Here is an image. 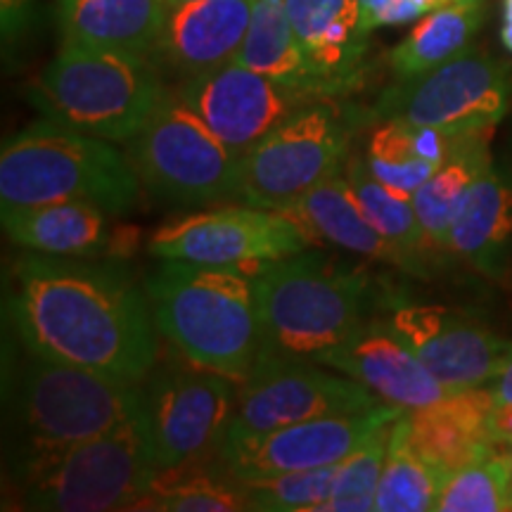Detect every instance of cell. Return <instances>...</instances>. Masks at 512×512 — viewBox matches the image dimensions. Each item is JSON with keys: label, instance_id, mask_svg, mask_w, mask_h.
Returning a JSON list of instances; mask_svg holds the SVG:
<instances>
[{"label": "cell", "instance_id": "cell-1", "mask_svg": "<svg viewBox=\"0 0 512 512\" xmlns=\"http://www.w3.org/2000/svg\"><path fill=\"white\" fill-rule=\"evenodd\" d=\"M5 313L17 342L50 361L143 384L157 363L147 294L117 264L74 256H22Z\"/></svg>", "mask_w": 512, "mask_h": 512}, {"label": "cell", "instance_id": "cell-2", "mask_svg": "<svg viewBox=\"0 0 512 512\" xmlns=\"http://www.w3.org/2000/svg\"><path fill=\"white\" fill-rule=\"evenodd\" d=\"M152 318L195 366L245 382L261 351L254 278L235 266L162 259L145 280Z\"/></svg>", "mask_w": 512, "mask_h": 512}, {"label": "cell", "instance_id": "cell-3", "mask_svg": "<svg viewBox=\"0 0 512 512\" xmlns=\"http://www.w3.org/2000/svg\"><path fill=\"white\" fill-rule=\"evenodd\" d=\"M3 408L8 456L91 441L143 415V387L34 354L5 351Z\"/></svg>", "mask_w": 512, "mask_h": 512}, {"label": "cell", "instance_id": "cell-4", "mask_svg": "<svg viewBox=\"0 0 512 512\" xmlns=\"http://www.w3.org/2000/svg\"><path fill=\"white\" fill-rule=\"evenodd\" d=\"M261 318L259 356L316 358L368 320L375 299L363 266L320 252H297L254 271Z\"/></svg>", "mask_w": 512, "mask_h": 512}, {"label": "cell", "instance_id": "cell-5", "mask_svg": "<svg viewBox=\"0 0 512 512\" xmlns=\"http://www.w3.org/2000/svg\"><path fill=\"white\" fill-rule=\"evenodd\" d=\"M10 489L24 510H140L159 475L145 418L81 444L8 456Z\"/></svg>", "mask_w": 512, "mask_h": 512}, {"label": "cell", "instance_id": "cell-6", "mask_svg": "<svg viewBox=\"0 0 512 512\" xmlns=\"http://www.w3.org/2000/svg\"><path fill=\"white\" fill-rule=\"evenodd\" d=\"M138 195L136 169L112 140L43 119L3 145L0 209L74 200L126 214Z\"/></svg>", "mask_w": 512, "mask_h": 512}, {"label": "cell", "instance_id": "cell-7", "mask_svg": "<svg viewBox=\"0 0 512 512\" xmlns=\"http://www.w3.org/2000/svg\"><path fill=\"white\" fill-rule=\"evenodd\" d=\"M164 95L150 55L67 41L31 86L43 117L112 143L138 136Z\"/></svg>", "mask_w": 512, "mask_h": 512}, {"label": "cell", "instance_id": "cell-8", "mask_svg": "<svg viewBox=\"0 0 512 512\" xmlns=\"http://www.w3.org/2000/svg\"><path fill=\"white\" fill-rule=\"evenodd\" d=\"M332 100H313L299 107L242 152L235 190L242 204L280 209L344 169L351 140L370 121V112L363 114Z\"/></svg>", "mask_w": 512, "mask_h": 512}, {"label": "cell", "instance_id": "cell-9", "mask_svg": "<svg viewBox=\"0 0 512 512\" xmlns=\"http://www.w3.org/2000/svg\"><path fill=\"white\" fill-rule=\"evenodd\" d=\"M126 155L140 185L174 207H207L238 190L240 155L178 93L166 91L138 136L128 140Z\"/></svg>", "mask_w": 512, "mask_h": 512}, {"label": "cell", "instance_id": "cell-10", "mask_svg": "<svg viewBox=\"0 0 512 512\" xmlns=\"http://www.w3.org/2000/svg\"><path fill=\"white\" fill-rule=\"evenodd\" d=\"M512 107V60L472 43L439 67L384 88L370 121H401L448 133L489 131Z\"/></svg>", "mask_w": 512, "mask_h": 512}, {"label": "cell", "instance_id": "cell-11", "mask_svg": "<svg viewBox=\"0 0 512 512\" xmlns=\"http://www.w3.org/2000/svg\"><path fill=\"white\" fill-rule=\"evenodd\" d=\"M384 403L361 382L316 368L311 358L256 356L221 441L259 437L328 415L368 413Z\"/></svg>", "mask_w": 512, "mask_h": 512}, {"label": "cell", "instance_id": "cell-12", "mask_svg": "<svg viewBox=\"0 0 512 512\" xmlns=\"http://www.w3.org/2000/svg\"><path fill=\"white\" fill-rule=\"evenodd\" d=\"M233 384L188 358L162 368L155 363L143 382V418L159 470L195 463L221 441L235 411Z\"/></svg>", "mask_w": 512, "mask_h": 512}, {"label": "cell", "instance_id": "cell-13", "mask_svg": "<svg viewBox=\"0 0 512 512\" xmlns=\"http://www.w3.org/2000/svg\"><path fill=\"white\" fill-rule=\"evenodd\" d=\"M309 240L297 223L275 209L221 207L166 223L152 233L147 249L157 259L254 271L266 261L304 252Z\"/></svg>", "mask_w": 512, "mask_h": 512}, {"label": "cell", "instance_id": "cell-14", "mask_svg": "<svg viewBox=\"0 0 512 512\" xmlns=\"http://www.w3.org/2000/svg\"><path fill=\"white\" fill-rule=\"evenodd\" d=\"M384 323L451 392L484 387L512 358V342L475 318L439 304L384 299Z\"/></svg>", "mask_w": 512, "mask_h": 512}, {"label": "cell", "instance_id": "cell-15", "mask_svg": "<svg viewBox=\"0 0 512 512\" xmlns=\"http://www.w3.org/2000/svg\"><path fill=\"white\" fill-rule=\"evenodd\" d=\"M401 413L406 411L384 403L368 413L328 415V418L297 422L259 437L221 441V458L230 477L240 482L337 465L349 453H354L377 427L396 420Z\"/></svg>", "mask_w": 512, "mask_h": 512}, {"label": "cell", "instance_id": "cell-16", "mask_svg": "<svg viewBox=\"0 0 512 512\" xmlns=\"http://www.w3.org/2000/svg\"><path fill=\"white\" fill-rule=\"evenodd\" d=\"M178 95L235 155L247 152L299 107L313 102L240 62L192 76Z\"/></svg>", "mask_w": 512, "mask_h": 512}, {"label": "cell", "instance_id": "cell-17", "mask_svg": "<svg viewBox=\"0 0 512 512\" xmlns=\"http://www.w3.org/2000/svg\"><path fill=\"white\" fill-rule=\"evenodd\" d=\"M313 361L361 382L401 411L437 406L451 394L394 335L384 318L366 320L347 339L320 351Z\"/></svg>", "mask_w": 512, "mask_h": 512}, {"label": "cell", "instance_id": "cell-18", "mask_svg": "<svg viewBox=\"0 0 512 512\" xmlns=\"http://www.w3.org/2000/svg\"><path fill=\"white\" fill-rule=\"evenodd\" d=\"M256 0H190L166 8L150 57L185 81L235 62Z\"/></svg>", "mask_w": 512, "mask_h": 512}, {"label": "cell", "instance_id": "cell-19", "mask_svg": "<svg viewBox=\"0 0 512 512\" xmlns=\"http://www.w3.org/2000/svg\"><path fill=\"white\" fill-rule=\"evenodd\" d=\"M294 36L328 98L361 83L370 31L358 0H285Z\"/></svg>", "mask_w": 512, "mask_h": 512}, {"label": "cell", "instance_id": "cell-20", "mask_svg": "<svg viewBox=\"0 0 512 512\" xmlns=\"http://www.w3.org/2000/svg\"><path fill=\"white\" fill-rule=\"evenodd\" d=\"M275 211L297 223L309 245L313 242L320 247L323 242H328V245H335L344 252L401 268L411 275H425L418 261H413L403 249L384 238L380 230L366 219L347 176H344V169Z\"/></svg>", "mask_w": 512, "mask_h": 512}, {"label": "cell", "instance_id": "cell-21", "mask_svg": "<svg viewBox=\"0 0 512 512\" xmlns=\"http://www.w3.org/2000/svg\"><path fill=\"white\" fill-rule=\"evenodd\" d=\"M494 406L489 384L451 392L437 406L406 411L408 439L427 463L448 477L496 448L489 434Z\"/></svg>", "mask_w": 512, "mask_h": 512}, {"label": "cell", "instance_id": "cell-22", "mask_svg": "<svg viewBox=\"0 0 512 512\" xmlns=\"http://www.w3.org/2000/svg\"><path fill=\"white\" fill-rule=\"evenodd\" d=\"M448 252L489 280H505L512 264V185L494 164L477 178L448 233Z\"/></svg>", "mask_w": 512, "mask_h": 512}, {"label": "cell", "instance_id": "cell-23", "mask_svg": "<svg viewBox=\"0 0 512 512\" xmlns=\"http://www.w3.org/2000/svg\"><path fill=\"white\" fill-rule=\"evenodd\" d=\"M3 228L17 247L36 254L93 259L110 252V211L91 202H46L5 207Z\"/></svg>", "mask_w": 512, "mask_h": 512}, {"label": "cell", "instance_id": "cell-24", "mask_svg": "<svg viewBox=\"0 0 512 512\" xmlns=\"http://www.w3.org/2000/svg\"><path fill=\"white\" fill-rule=\"evenodd\" d=\"M235 62L309 100L328 98L294 36L285 0H256L252 22Z\"/></svg>", "mask_w": 512, "mask_h": 512}, {"label": "cell", "instance_id": "cell-25", "mask_svg": "<svg viewBox=\"0 0 512 512\" xmlns=\"http://www.w3.org/2000/svg\"><path fill=\"white\" fill-rule=\"evenodd\" d=\"M166 15V0H76L64 19V41L150 55Z\"/></svg>", "mask_w": 512, "mask_h": 512}, {"label": "cell", "instance_id": "cell-26", "mask_svg": "<svg viewBox=\"0 0 512 512\" xmlns=\"http://www.w3.org/2000/svg\"><path fill=\"white\" fill-rule=\"evenodd\" d=\"M491 131H477L434 171L430 181H425L415 190L413 207L418 214L425 242L432 254L448 252V233L458 211L470 195L472 185L489 169Z\"/></svg>", "mask_w": 512, "mask_h": 512}, {"label": "cell", "instance_id": "cell-27", "mask_svg": "<svg viewBox=\"0 0 512 512\" xmlns=\"http://www.w3.org/2000/svg\"><path fill=\"white\" fill-rule=\"evenodd\" d=\"M486 19V0H456L427 12L403 41L389 50L387 62L396 79H408L439 67L472 46Z\"/></svg>", "mask_w": 512, "mask_h": 512}, {"label": "cell", "instance_id": "cell-28", "mask_svg": "<svg viewBox=\"0 0 512 512\" xmlns=\"http://www.w3.org/2000/svg\"><path fill=\"white\" fill-rule=\"evenodd\" d=\"M446 475L415 451L408 439L406 413L396 418L392 441L377 486V512H425L437 510Z\"/></svg>", "mask_w": 512, "mask_h": 512}, {"label": "cell", "instance_id": "cell-29", "mask_svg": "<svg viewBox=\"0 0 512 512\" xmlns=\"http://www.w3.org/2000/svg\"><path fill=\"white\" fill-rule=\"evenodd\" d=\"M344 176H347L366 219L380 230L384 238L403 249L413 261H418V266L427 273L425 261L430 259L432 252L425 242V233H422L420 219L415 214L413 200L396 195V192L384 188L377 178H373L366 157L349 155L347 164H344Z\"/></svg>", "mask_w": 512, "mask_h": 512}, {"label": "cell", "instance_id": "cell-30", "mask_svg": "<svg viewBox=\"0 0 512 512\" xmlns=\"http://www.w3.org/2000/svg\"><path fill=\"white\" fill-rule=\"evenodd\" d=\"M140 510L162 512H242L252 510L240 479L223 482L200 467L178 465L159 470Z\"/></svg>", "mask_w": 512, "mask_h": 512}, {"label": "cell", "instance_id": "cell-31", "mask_svg": "<svg viewBox=\"0 0 512 512\" xmlns=\"http://www.w3.org/2000/svg\"><path fill=\"white\" fill-rule=\"evenodd\" d=\"M366 164L373 178L396 195L413 200L415 190L430 181L439 164L420 157L415 147L413 126L401 121H377L368 140Z\"/></svg>", "mask_w": 512, "mask_h": 512}, {"label": "cell", "instance_id": "cell-32", "mask_svg": "<svg viewBox=\"0 0 512 512\" xmlns=\"http://www.w3.org/2000/svg\"><path fill=\"white\" fill-rule=\"evenodd\" d=\"M439 512H503L512 510L510 465L503 448L460 467L446 477L437 501Z\"/></svg>", "mask_w": 512, "mask_h": 512}, {"label": "cell", "instance_id": "cell-33", "mask_svg": "<svg viewBox=\"0 0 512 512\" xmlns=\"http://www.w3.org/2000/svg\"><path fill=\"white\" fill-rule=\"evenodd\" d=\"M394 422L377 427L370 437L337 465L335 486L325 512H368L375 510L384 460L389 453Z\"/></svg>", "mask_w": 512, "mask_h": 512}, {"label": "cell", "instance_id": "cell-34", "mask_svg": "<svg viewBox=\"0 0 512 512\" xmlns=\"http://www.w3.org/2000/svg\"><path fill=\"white\" fill-rule=\"evenodd\" d=\"M339 465V463H337ZM337 465L294 470L283 475L247 479L245 489L252 510L266 512H313L328 510Z\"/></svg>", "mask_w": 512, "mask_h": 512}, {"label": "cell", "instance_id": "cell-35", "mask_svg": "<svg viewBox=\"0 0 512 512\" xmlns=\"http://www.w3.org/2000/svg\"><path fill=\"white\" fill-rule=\"evenodd\" d=\"M363 12V27L370 34L380 27H401V24L420 19L411 0H358Z\"/></svg>", "mask_w": 512, "mask_h": 512}, {"label": "cell", "instance_id": "cell-36", "mask_svg": "<svg viewBox=\"0 0 512 512\" xmlns=\"http://www.w3.org/2000/svg\"><path fill=\"white\" fill-rule=\"evenodd\" d=\"M34 22V0H0V29L5 48L17 43Z\"/></svg>", "mask_w": 512, "mask_h": 512}, {"label": "cell", "instance_id": "cell-37", "mask_svg": "<svg viewBox=\"0 0 512 512\" xmlns=\"http://www.w3.org/2000/svg\"><path fill=\"white\" fill-rule=\"evenodd\" d=\"M489 434L494 446L512 444V403L496 401L489 418Z\"/></svg>", "mask_w": 512, "mask_h": 512}, {"label": "cell", "instance_id": "cell-38", "mask_svg": "<svg viewBox=\"0 0 512 512\" xmlns=\"http://www.w3.org/2000/svg\"><path fill=\"white\" fill-rule=\"evenodd\" d=\"M489 389L494 392L496 401L512 403V358L505 363V368L489 382Z\"/></svg>", "mask_w": 512, "mask_h": 512}, {"label": "cell", "instance_id": "cell-39", "mask_svg": "<svg viewBox=\"0 0 512 512\" xmlns=\"http://www.w3.org/2000/svg\"><path fill=\"white\" fill-rule=\"evenodd\" d=\"M501 43L512 55V0H501Z\"/></svg>", "mask_w": 512, "mask_h": 512}, {"label": "cell", "instance_id": "cell-40", "mask_svg": "<svg viewBox=\"0 0 512 512\" xmlns=\"http://www.w3.org/2000/svg\"><path fill=\"white\" fill-rule=\"evenodd\" d=\"M411 3H413V8L418 10V15L425 17L427 12L439 10V8H446V5L456 3V0H411Z\"/></svg>", "mask_w": 512, "mask_h": 512}, {"label": "cell", "instance_id": "cell-41", "mask_svg": "<svg viewBox=\"0 0 512 512\" xmlns=\"http://www.w3.org/2000/svg\"><path fill=\"white\" fill-rule=\"evenodd\" d=\"M74 5H76V0H57V8H60L62 22L69 17V12L74 10Z\"/></svg>", "mask_w": 512, "mask_h": 512}, {"label": "cell", "instance_id": "cell-42", "mask_svg": "<svg viewBox=\"0 0 512 512\" xmlns=\"http://www.w3.org/2000/svg\"><path fill=\"white\" fill-rule=\"evenodd\" d=\"M503 453L505 458H508V465H510V482H512V444H503Z\"/></svg>", "mask_w": 512, "mask_h": 512}, {"label": "cell", "instance_id": "cell-43", "mask_svg": "<svg viewBox=\"0 0 512 512\" xmlns=\"http://www.w3.org/2000/svg\"><path fill=\"white\" fill-rule=\"evenodd\" d=\"M183 3H190V0H166V8H176V5H183Z\"/></svg>", "mask_w": 512, "mask_h": 512}]
</instances>
